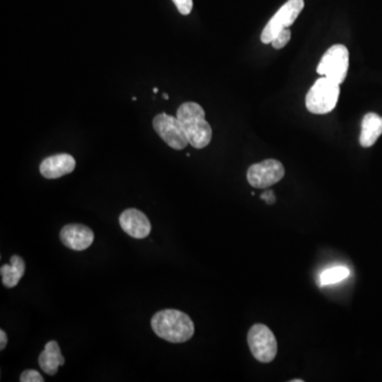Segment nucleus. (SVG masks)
Returning <instances> with one entry per match:
<instances>
[{
	"label": "nucleus",
	"instance_id": "obj_1",
	"mask_svg": "<svg viewBox=\"0 0 382 382\" xmlns=\"http://www.w3.org/2000/svg\"><path fill=\"white\" fill-rule=\"evenodd\" d=\"M151 326L156 336L171 343H183L193 338L195 324L189 315L176 309H166L153 315Z\"/></svg>",
	"mask_w": 382,
	"mask_h": 382
},
{
	"label": "nucleus",
	"instance_id": "obj_2",
	"mask_svg": "<svg viewBox=\"0 0 382 382\" xmlns=\"http://www.w3.org/2000/svg\"><path fill=\"white\" fill-rule=\"evenodd\" d=\"M176 117L181 121L191 147L203 149L211 144L213 130L205 119V111L201 105L195 102H186L178 107Z\"/></svg>",
	"mask_w": 382,
	"mask_h": 382
},
{
	"label": "nucleus",
	"instance_id": "obj_3",
	"mask_svg": "<svg viewBox=\"0 0 382 382\" xmlns=\"http://www.w3.org/2000/svg\"><path fill=\"white\" fill-rule=\"evenodd\" d=\"M340 84L326 76L317 79L306 96V107L315 115L330 113L338 103Z\"/></svg>",
	"mask_w": 382,
	"mask_h": 382
},
{
	"label": "nucleus",
	"instance_id": "obj_4",
	"mask_svg": "<svg viewBox=\"0 0 382 382\" xmlns=\"http://www.w3.org/2000/svg\"><path fill=\"white\" fill-rule=\"evenodd\" d=\"M350 66V52L344 45L331 46L321 59L317 72L338 84L346 81Z\"/></svg>",
	"mask_w": 382,
	"mask_h": 382
},
{
	"label": "nucleus",
	"instance_id": "obj_5",
	"mask_svg": "<svg viewBox=\"0 0 382 382\" xmlns=\"http://www.w3.org/2000/svg\"><path fill=\"white\" fill-rule=\"evenodd\" d=\"M248 348L255 359L262 363H270L277 354V341L269 327L255 324L248 334Z\"/></svg>",
	"mask_w": 382,
	"mask_h": 382
},
{
	"label": "nucleus",
	"instance_id": "obj_6",
	"mask_svg": "<svg viewBox=\"0 0 382 382\" xmlns=\"http://www.w3.org/2000/svg\"><path fill=\"white\" fill-rule=\"evenodd\" d=\"M305 7L304 0H288L287 3L278 10L277 13L270 19L262 31L260 40L264 44H270L277 36L280 31L289 28L297 21Z\"/></svg>",
	"mask_w": 382,
	"mask_h": 382
},
{
	"label": "nucleus",
	"instance_id": "obj_7",
	"mask_svg": "<svg viewBox=\"0 0 382 382\" xmlns=\"http://www.w3.org/2000/svg\"><path fill=\"white\" fill-rule=\"evenodd\" d=\"M153 127L160 138L174 150H183L189 144L183 125L178 117L166 113L158 114L153 119Z\"/></svg>",
	"mask_w": 382,
	"mask_h": 382
},
{
	"label": "nucleus",
	"instance_id": "obj_8",
	"mask_svg": "<svg viewBox=\"0 0 382 382\" xmlns=\"http://www.w3.org/2000/svg\"><path fill=\"white\" fill-rule=\"evenodd\" d=\"M246 176L251 186L264 189L278 183L285 176V168L279 160H266L252 165Z\"/></svg>",
	"mask_w": 382,
	"mask_h": 382
},
{
	"label": "nucleus",
	"instance_id": "obj_9",
	"mask_svg": "<svg viewBox=\"0 0 382 382\" xmlns=\"http://www.w3.org/2000/svg\"><path fill=\"white\" fill-rule=\"evenodd\" d=\"M61 241L72 251H84L93 244L95 235L89 227L83 224H68L60 233Z\"/></svg>",
	"mask_w": 382,
	"mask_h": 382
},
{
	"label": "nucleus",
	"instance_id": "obj_10",
	"mask_svg": "<svg viewBox=\"0 0 382 382\" xmlns=\"http://www.w3.org/2000/svg\"><path fill=\"white\" fill-rule=\"evenodd\" d=\"M119 223L121 229L133 238H146L151 232V223L148 217L138 209H129L123 211L119 218Z\"/></svg>",
	"mask_w": 382,
	"mask_h": 382
},
{
	"label": "nucleus",
	"instance_id": "obj_11",
	"mask_svg": "<svg viewBox=\"0 0 382 382\" xmlns=\"http://www.w3.org/2000/svg\"><path fill=\"white\" fill-rule=\"evenodd\" d=\"M76 168V160L70 154L61 153L49 156L41 162L40 171L44 178L48 180L62 178L66 174L72 173Z\"/></svg>",
	"mask_w": 382,
	"mask_h": 382
},
{
	"label": "nucleus",
	"instance_id": "obj_12",
	"mask_svg": "<svg viewBox=\"0 0 382 382\" xmlns=\"http://www.w3.org/2000/svg\"><path fill=\"white\" fill-rule=\"evenodd\" d=\"M65 359L62 356L60 346L56 341H50L45 346V350L39 357V364L43 372L48 375L54 376L58 373L59 368L64 365Z\"/></svg>",
	"mask_w": 382,
	"mask_h": 382
},
{
	"label": "nucleus",
	"instance_id": "obj_13",
	"mask_svg": "<svg viewBox=\"0 0 382 382\" xmlns=\"http://www.w3.org/2000/svg\"><path fill=\"white\" fill-rule=\"evenodd\" d=\"M382 134V117L375 113H368L362 119L360 145L363 148L374 146Z\"/></svg>",
	"mask_w": 382,
	"mask_h": 382
},
{
	"label": "nucleus",
	"instance_id": "obj_14",
	"mask_svg": "<svg viewBox=\"0 0 382 382\" xmlns=\"http://www.w3.org/2000/svg\"><path fill=\"white\" fill-rule=\"evenodd\" d=\"M25 262L19 255H13L10 259V264H3L0 269L3 286L7 288L17 287L19 280L25 274Z\"/></svg>",
	"mask_w": 382,
	"mask_h": 382
},
{
	"label": "nucleus",
	"instance_id": "obj_15",
	"mask_svg": "<svg viewBox=\"0 0 382 382\" xmlns=\"http://www.w3.org/2000/svg\"><path fill=\"white\" fill-rule=\"evenodd\" d=\"M348 276H350V270L346 266H335L321 274L320 284L321 286L332 285V284L340 283Z\"/></svg>",
	"mask_w": 382,
	"mask_h": 382
},
{
	"label": "nucleus",
	"instance_id": "obj_16",
	"mask_svg": "<svg viewBox=\"0 0 382 382\" xmlns=\"http://www.w3.org/2000/svg\"><path fill=\"white\" fill-rule=\"evenodd\" d=\"M290 39H291V31L288 28H285L284 30L280 31L277 36L272 41V46L275 49L284 48L289 43Z\"/></svg>",
	"mask_w": 382,
	"mask_h": 382
},
{
	"label": "nucleus",
	"instance_id": "obj_17",
	"mask_svg": "<svg viewBox=\"0 0 382 382\" xmlns=\"http://www.w3.org/2000/svg\"><path fill=\"white\" fill-rule=\"evenodd\" d=\"M21 382H43L44 381V378L42 377L40 373L34 370H27V371L23 372L19 378Z\"/></svg>",
	"mask_w": 382,
	"mask_h": 382
},
{
	"label": "nucleus",
	"instance_id": "obj_18",
	"mask_svg": "<svg viewBox=\"0 0 382 382\" xmlns=\"http://www.w3.org/2000/svg\"><path fill=\"white\" fill-rule=\"evenodd\" d=\"M172 1L182 15L190 14V12L193 11V0H172Z\"/></svg>",
	"mask_w": 382,
	"mask_h": 382
},
{
	"label": "nucleus",
	"instance_id": "obj_19",
	"mask_svg": "<svg viewBox=\"0 0 382 382\" xmlns=\"http://www.w3.org/2000/svg\"><path fill=\"white\" fill-rule=\"evenodd\" d=\"M262 199L264 200L268 204L275 203V197H274L273 191L269 190V191H266L264 195H262Z\"/></svg>",
	"mask_w": 382,
	"mask_h": 382
},
{
	"label": "nucleus",
	"instance_id": "obj_20",
	"mask_svg": "<svg viewBox=\"0 0 382 382\" xmlns=\"http://www.w3.org/2000/svg\"><path fill=\"white\" fill-rule=\"evenodd\" d=\"M8 339L7 334H6L5 330H0V350H5L6 346H7Z\"/></svg>",
	"mask_w": 382,
	"mask_h": 382
},
{
	"label": "nucleus",
	"instance_id": "obj_21",
	"mask_svg": "<svg viewBox=\"0 0 382 382\" xmlns=\"http://www.w3.org/2000/svg\"><path fill=\"white\" fill-rule=\"evenodd\" d=\"M290 382H304V379H292Z\"/></svg>",
	"mask_w": 382,
	"mask_h": 382
},
{
	"label": "nucleus",
	"instance_id": "obj_22",
	"mask_svg": "<svg viewBox=\"0 0 382 382\" xmlns=\"http://www.w3.org/2000/svg\"><path fill=\"white\" fill-rule=\"evenodd\" d=\"M162 97H164V99L166 100L169 99V96H168L167 94H164V95H162Z\"/></svg>",
	"mask_w": 382,
	"mask_h": 382
},
{
	"label": "nucleus",
	"instance_id": "obj_23",
	"mask_svg": "<svg viewBox=\"0 0 382 382\" xmlns=\"http://www.w3.org/2000/svg\"><path fill=\"white\" fill-rule=\"evenodd\" d=\"M153 92H154V93H158V88H154V89H153Z\"/></svg>",
	"mask_w": 382,
	"mask_h": 382
}]
</instances>
